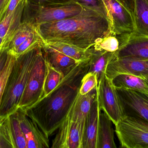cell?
Here are the masks:
<instances>
[{
    "label": "cell",
    "instance_id": "83f0119b",
    "mask_svg": "<svg viewBox=\"0 0 148 148\" xmlns=\"http://www.w3.org/2000/svg\"><path fill=\"white\" fill-rule=\"evenodd\" d=\"M11 116L16 148H27L26 138L21 129L16 112Z\"/></svg>",
    "mask_w": 148,
    "mask_h": 148
},
{
    "label": "cell",
    "instance_id": "cb8c5ba5",
    "mask_svg": "<svg viewBox=\"0 0 148 148\" xmlns=\"http://www.w3.org/2000/svg\"><path fill=\"white\" fill-rule=\"evenodd\" d=\"M11 115L1 116L2 117L1 134L7 148H16L11 120Z\"/></svg>",
    "mask_w": 148,
    "mask_h": 148
},
{
    "label": "cell",
    "instance_id": "d590c367",
    "mask_svg": "<svg viewBox=\"0 0 148 148\" xmlns=\"http://www.w3.org/2000/svg\"><path fill=\"white\" fill-rule=\"evenodd\" d=\"M9 1L10 0H0V12L6 8Z\"/></svg>",
    "mask_w": 148,
    "mask_h": 148
},
{
    "label": "cell",
    "instance_id": "484cf974",
    "mask_svg": "<svg viewBox=\"0 0 148 148\" xmlns=\"http://www.w3.org/2000/svg\"><path fill=\"white\" fill-rule=\"evenodd\" d=\"M16 57L8 52V57L5 66L0 73V108L6 89L9 76L11 73Z\"/></svg>",
    "mask_w": 148,
    "mask_h": 148
},
{
    "label": "cell",
    "instance_id": "7c38bea8",
    "mask_svg": "<svg viewBox=\"0 0 148 148\" xmlns=\"http://www.w3.org/2000/svg\"><path fill=\"white\" fill-rule=\"evenodd\" d=\"M148 72V60L115 57L108 64L106 75L113 79L121 74L141 76Z\"/></svg>",
    "mask_w": 148,
    "mask_h": 148
},
{
    "label": "cell",
    "instance_id": "f1b7e54d",
    "mask_svg": "<svg viewBox=\"0 0 148 148\" xmlns=\"http://www.w3.org/2000/svg\"><path fill=\"white\" fill-rule=\"evenodd\" d=\"M97 85L98 81L96 74L94 73H87L82 79L79 94L82 95L86 94L96 88Z\"/></svg>",
    "mask_w": 148,
    "mask_h": 148
},
{
    "label": "cell",
    "instance_id": "f35d334b",
    "mask_svg": "<svg viewBox=\"0 0 148 148\" xmlns=\"http://www.w3.org/2000/svg\"><path fill=\"white\" fill-rule=\"evenodd\" d=\"M145 80H146V82H147V83L148 85V80H146V79H145Z\"/></svg>",
    "mask_w": 148,
    "mask_h": 148
},
{
    "label": "cell",
    "instance_id": "e575fe53",
    "mask_svg": "<svg viewBox=\"0 0 148 148\" xmlns=\"http://www.w3.org/2000/svg\"><path fill=\"white\" fill-rule=\"evenodd\" d=\"M2 117L0 116V148H7V146L5 144V142L3 140L1 134V125Z\"/></svg>",
    "mask_w": 148,
    "mask_h": 148
},
{
    "label": "cell",
    "instance_id": "74e56055",
    "mask_svg": "<svg viewBox=\"0 0 148 148\" xmlns=\"http://www.w3.org/2000/svg\"><path fill=\"white\" fill-rule=\"evenodd\" d=\"M141 78H143L144 79H146V80H148V72H147L146 74L143 75L142 76H141Z\"/></svg>",
    "mask_w": 148,
    "mask_h": 148
},
{
    "label": "cell",
    "instance_id": "ac0fdd59",
    "mask_svg": "<svg viewBox=\"0 0 148 148\" xmlns=\"http://www.w3.org/2000/svg\"><path fill=\"white\" fill-rule=\"evenodd\" d=\"M89 61V66L87 73L96 74L98 82L106 74L108 64L116 57L115 53L97 51L93 48Z\"/></svg>",
    "mask_w": 148,
    "mask_h": 148
},
{
    "label": "cell",
    "instance_id": "3957f363",
    "mask_svg": "<svg viewBox=\"0 0 148 148\" xmlns=\"http://www.w3.org/2000/svg\"><path fill=\"white\" fill-rule=\"evenodd\" d=\"M43 44V41L16 58L3 97L0 116L13 114L18 110L30 72Z\"/></svg>",
    "mask_w": 148,
    "mask_h": 148
},
{
    "label": "cell",
    "instance_id": "4316f807",
    "mask_svg": "<svg viewBox=\"0 0 148 148\" xmlns=\"http://www.w3.org/2000/svg\"><path fill=\"white\" fill-rule=\"evenodd\" d=\"M42 41V39L36 29L13 53L10 54L16 57H17L30 49L37 46Z\"/></svg>",
    "mask_w": 148,
    "mask_h": 148
},
{
    "label": "cell",
    "instance_id": "4fadbf2b",
    "mask_svg": "<svg viewBox=\"0 0 148 148\" xmlns=\"http://www.w3.org/2000/svg\"><path fill=\"white\" fill-rule=\"evenodd\" d=\"M21 129L25 135L27 148H49L48 137L40 129L37 124L23 111H16Z\"/></svg>",
    "mask_w": 148,
    "mask_h": 148
},
{
    "label": "cell",
    "instance_id": "ba28073f",
    "mask_svg": "<svg viewBox=\"0 0 148 148\" xmlns=\"http://www.w3.org/2000/svg\"><path fill=\"white\" fill-rule=\"evenodd\" d=\"M97 91L99 109L105 112L113 123L116 125L125 115L112 79L104 75L98 82Z\"/></svg>",
    "mask_w": 148,
    "mask_h": 148
},
{
    "label": "cell",
    "instance_id": "d4e9b609",
    "mask_svg": "<svg viewBox=\"0 0 148 148\" xmlns=\"http://www.w3.org/2000/svg\"><path fill=\"white\" fill-rule=\"evenodd\" d=\"M120 44L118 36L110 33L108 35L103 38L100 41L96 43L91 47L97 51L115 53L119 50Z\"/></svg>",
    "mask_w": 148,
    "mask_h": 148
},
{
    "label": "cell",
    "instance_id": "5b68a950",
    "mask_svg": "<svg viewBox=\"0 0 148 148\" xmlns=\"http://www.w3.org/2000/svg\"><path fill=\"white\" fill-rule=\"evenodd\" d=\"M86 117L78 110L76 97L66 118L58 129L51 147L82 148Z\"/></svg>",
    "mask_w": 148,
    "mask_h": 148
},
{
    "label": "cell",
    "instance_id": "44dd1931",
    "mask_svg": "<svg viewBox=\"0 0 148 148\" xmlns=\"http://www.w3.org/2000/svg\"><path fill=\"white\" fill-rule=\"evenodd\" d=\"M44 43L50 47L61 52L79 62L89 59L91 56V51L90 48L84 50L73 45L60 42L51 41Z\"/></svg>",
    "mask_w": 148,
    "mask_h": 148
},
{
    "label": "cell",
    "instance_id": "7a4b0ae2",
    "mask_svg": "<svg viewBox=\"0 0 148 148\" xmlns=\"http://www.w3.org/2000/svg\"><path fill=\"white\" fill-rule=\"evenodd\" d=\"M35 27L44 42H60L84 50L110 33L108 19L85 7L76 15Z\"/></svg>",
    "mask_w": 148,
    "mask_h": 148
},
{
    "label": "cell",
    "instance_id": "e0dca14e",
    "mask_svg": "<svg viewBox=\"0 0 148 148\" xmlns=\"http://www.w3.org/2000/svg\"><path fill=\"white\" fill-rule=\"evenodd\" d=\"M111 119L103 111L99 114L97 134V148H116Z\"/></svg>",
    "mask_w": 148,
    "mask_h": 148
},
{
    "label": "cell",
    "instance_id": "ffe728a7",
    "mask_svg": "<svg viewBox=\"0 0 148 148\" xmlns=\"http://www.w3.org/2000/svg\"><path fill=\"white\" fill-rule=\"evenodd\" d=\"M134 33L148 36V3L146 0H134L133 14Z\"/></svg>",
    "mask_w": 148,
    "mask_h": 148
},
{
    "label": "cell",
    "instance_id": "603a6c76",
    "mask_svg": "<svg viewBox=\"0 0 148 148\" xmlns=\"http://www.w3.org/2000/svg\"><path fill=\"white\" fill-rule=\"evenodd\" d=\"M35 30L36 27L31 23L22 22L10 43L9 53H13Z\"/></svg>",
    "mask_w": 148,
    "mask_h": 148
},
{
    "label": "cell",
    "instance_id": "30bf717a",
    "mask_svg": "<svg viewBox=\"0 0 148 148\" xmlns=\"http://www.w3.org/2000/svg\"><path fill=\"white\" fill-rule=\"evenodd\" d=\"M118 36L120 47L115 53L117 58L148 60V36L134 32Z\"/></svg>",
    "mask_w": 148,
    "mask_h": 148
},
{
    "label": "cell",
    "instance_id": "8fae6325",
    "mask_svg": "<svg viewBox=\"0 0 148 148\" xmlns=\"http://www.w3.org/2000/svg\"><path fill=\"white\" fill-rule=\"evenodd\" d=\"M116 89L125 116L148 121V96L133 89Z\"/></svg>",
    "mask_w": 148,
    "mask_h": 148
},
{
    "label": "cell",
    "instance_id": "9a60e30c",
    "mask_svg": "<svg viewBox=\"0 0 148 148\" xmlns=\"http://www.w3.org/2000/svg\"><path fill=\"white\" fill-rule=\"evenodd\" d=\"M42 50L46 61L61 73L64 77L70 73L80 63L50 47L44 42Z\"/></svg>",
    "mask_w": 148,
    "mask_h": 148
},
{
    "label": "cell",
    "instance_id": "52a82bcc",
    "mask_svg": "<svg viewBox=\"0 0 148 148\" xmlns=\"http://www.w3.org/2000/svg\"><path fill=\"white\" fill-rule=\"evenodd\" d=\"M46 72L47 65L42 47L36 56L18 104V109H27L41 99Z\"/></svg>",
    "mask_w": 148,
    "mask_h": 148
},
{
    "label": "cell",
    "instance_id": "4dcf8cb0",
    "mask_svg": "<svg viewBox=\"0 0 148 148\" xmlns=\"http://www.w3.org/2000/svg\"><path fill=\"white\" fill-rule=\"evenodd\" d=\"M27 2L31 4L40 6L61 5L73 2V0H27Z\"/></svg>",
    "mask_w": 148,
    "mask_h": 148
},
{
    "label": "cell",
    "instance_id": "8992f818",
    "mask_svg": "<svg viewBox=\"0 0 148 148\" xmlns=\"http://www.w3.org/2000/svg\"><path fill=\"white\" fill-rule=\"evenodd\" d=\"M115 126L122 148H148V121L125 116Z\"/></svg>",
    "mask_w": 148,
    "mask_h": 148
},
{
    "label": "cell",
    "instance_id": "2e32d148",
    "mask_svg": "<svg viewBox=\"0 0 148 148\" xmlns=\"http://www.w3.org/2000/svg\"><path fill=\"white\" fill-rule=\"evenodd\" d=\"M27 0H22L15 9L0 22V37L4 39L9 48L10 43L22 23Z\"/></svg>",
    "mask_w": 148,
    "mask_h": 148
},
{
    "label": "cell",
    "instance_id": "6da1fadb",
    "mask_svg": "<svg viewBox=\"0 0 148 148\" xmlns=\"http://www.w3.org/2000/svg\"><path fill=\"white\" fill-rule=\"evenodd\" d=\"M89 61L90 58L80 62L49 95L30 107L21 110L48 138L58 130L68 114L79 93L82 79L88 72Z\"/></svg>",
    "mask_w": 148,
    "mask_h": 148
},
{
    "label": "cell",
    "instance_id": "d6a6232c",
    "mask_svg": "<svg viewBox=\"0 0 148 148\" xmlns=\"http://www.w3.org/2000/svg\"><path fill=\"white\" fill-rule=\"evenodd\" d=\"M8 57V49L2 48L0 49V73L5 66Z\"/></svg>",
    "mask_w": 148,
    "mask_h": 148
},
{
    "label": "cell",
    "instance_id": "1f68e13d",
    "mask_svg": "<svg viewBox=\"0 0 148 148\" xmlns=\"http://www.w3.org/2000/svg\"><path fill=\"white\" fill-rule=\"evenodd\" d=\"M22 0H10L6 8L0 12V22L14 11Z\"/></svg>",
    "mask_w": 148,
    "mask_h": 148
},
{
    "label": "cell",
    "instance_id": "8d00e7d4",
    "mask_svg": "<svg viewBox=\"0 0 148 148\" xmlns=\"http://www.w3.org/2000/svg\"><path fill=\"white\" fill-rule=\"evenodd\" d=\"M2 48H4L8 49V48L7 47L6 44H5V41L1 37H0V49Z\"/></svg>",
    "mask_w": 148,
    "mask_h": 148
},
{
    "label": "cell",
    "instance_id": "7402d4cb",
    "mask_svg": "<svg viewBox=\"0 0 148 148\" xmlns=\"http://www.w3.org/2000/svg\"><path fill=\"white\" fill-rule=\"evenodd\" d=\"M46 62L47 72L41 99L47 96L53 91L60 83L64 77L61 73L55 69L49 63L46 61Z\"/></svg>",
    "mask_w": 148,
    "mask_h": 148
},
{
    "label": "cell",
    "instance_id": "d6986e66",
    "mask_svg": "<svg viewBox=\"0 0 148 148\" xmlns=\"http://www.w3.org/2000/svg\"><path fill=\"white\" fill-rule=\"evenodd\" d=\"M116 88L136 90L148 96V85L146 80L133 75L121 74L112 79Z\"/></svg>",
    "mask_w": 148,
    "mask_h": 148
},
{
    "label": "cell",
    "instance_id": "f546056e",
    "mask_svg": "<svg viewBox=\"0 0 148 148\" xmlns=\"http://www.w3.org/2000/svg\"><path fill=\"white\" fill-rule=\"evenodd\" d=\"M82 7L91 9L108 19V13L103 0H73Z\"/></svg>",
    "mask_w": 148,
    "mask_h": 148
},
{
    "label": "cell",
    "instance_id": "277c9868",
    "mask_svg": "<svg viewBox=\"0 0 148 148\" xmlns=\"http://www.w3.org/2000/svg\"><path fill=\"white\" fill-rule=\"evenodd\" d=\"M82 7L76 3L61 5L40 6L28 3L25 5L22 22L29 23L36 27L40 24L61 21L76 15Z\"/></svg>",
    "mask_w": 148,
    "mask_h": 148
},
{
    "label": "cell",
    "instance_id": "836d02e7",
    "mask_svg": "<svg viewBox=\"0 0 148 148\" xmlns=\"http://www.w3.org/2000/svg\"><path fill=\"white\" fill-rule=\"evenodd\" d=\"M134 14V0H117Z\"/></svg>",
    "mask_w": 148,
    "mask_h": 148
},
{
    "label": "cell",
    "instance_id": "5bb4252c",
    "mask_svg": "<svg viewBox=\"0 0 148 148\" xmlns=\"http://www.w3.org/2000/svg\"><path fill=\"white\" fill-rule=\"evenodd\" d=\"M101 111L97 95L85 118L82 148H97V131L99 114Z\"/></svg>",
    "mask_w": 148,
    "mask_h": 148
},
{
    "label": "cell",
    "instance_id": "ab89813d",
    "mask_svg": "<svg viewBox=\"0 0 148 148\" xmlns=\"http://www.w3.org/2000/svg\"><path fill=\"white\" fill-rule=\"evenodd\" d=\"M146 1L148 3V0H146Z\"/></svg>",
    "mask_w": 148,
    "mask_h": 148
},
{
    "label": "cell",
    "instance_id": "9c48e42d",
    "mask_svg": "<svg viewBox=\"0 0 148 148\" xmlns=\"http://www.w3.org/2000/svg\"><path fill=\"white\" fill-rule=\"evenodd\" d=\"M108 13L110 33L116 35L133 32L135 24L133 14L117 0H103Z\"/></svg>",
    "mask_w": 148,
    "mask_h": 148
}]
</instances>
